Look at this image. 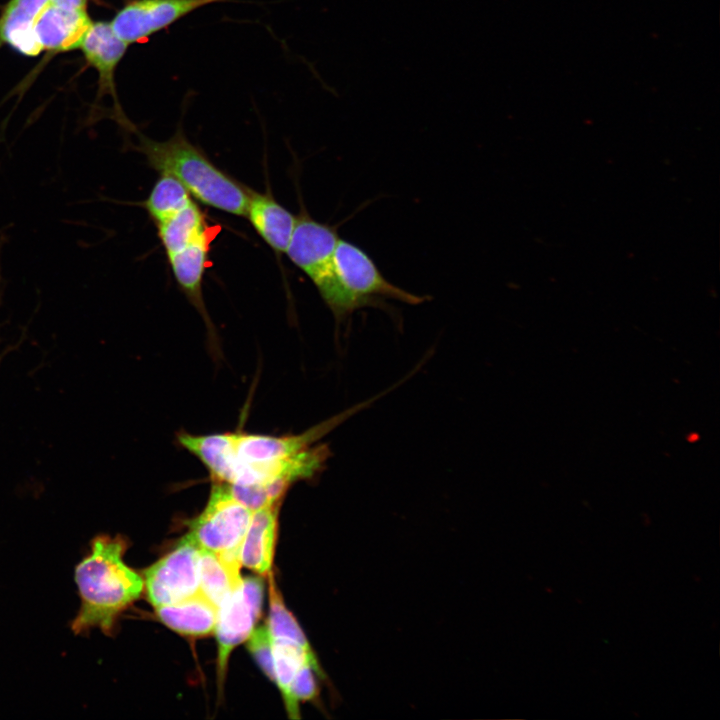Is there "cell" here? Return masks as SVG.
<instances>
[{
	"instance_id": "obj_15",
	"label": "cell",
	"mask_w": 720,
	"mask_h": 720,
	"mask_svg": "<svg viewBox=\"0 0 720 720\" xmlns=\"http://www.w3.org/2000/svg\"><path fill=\"white\" fill-rule=\"evenodd\" d=\"M159 619L172 630L189 636L210 634L218 608L200 592L179 602L156 607Z\"/></svg>"
},
{
	"instance_id": "obj_9",
	"label": "cell",
	"mask_w": 720,
	"mask_h": 720,
	"mask_svg": "<svg viewBox=\"0 0 720 720\" xmlns=\"http://www.w3.org/2000/svg\"><path fill=\"white\" fill-rule=\"evenodd\" d=\"M232 0H132L110 22L114 33L128 45L151 35L206 5Z\"/></svg>"
},
{
	"instance_id": "obj_18",
	"label": "cell",
	"mask_w": 720,
	"mask_h": 720,
	"mask_svg": "<svg viewBox=\"0 0 720 720\" xmlns=\"http://www.w3.org/2000/svg\"><path fill=\"white\" fill-rule=\"evenodd\" d=\"M157 226L159 238L167 255L182 250L198 239L209 227L203 213L193 201Z\"/></svg>"
},
{
	"instance_id": "obj_3",
	"label": "cell",
	"mask_w": 720,
	"mask_h": 720,
	"mask_svg": "<svg viewBox=\"0 0 720 720\" xmlns=\"http://www.w3.org/2000/svg\"><path fill=\"white\" fill-rule=\"evenodd\" d=\"M138 136V149L151 167L175 177L201 203L229 214L246 215L250 188L215 166L186 139L181 129L161 142L140 133Z\"/></svg>"
},
{
	"instance_id": "obj_21",
	"label": "cell",
	"mask_w": 720,
	"mask_h": 720,
	"mask_svg": "<svg viewBox=\"0 0 720 720\" xmlns=\"http://www.w3.org/2000/svg\"><path fill=\"white\" fill-rule=\"evenodd\" d=\"M270 610L268 630L272 640H286L303 648L312 649L303 631L291 613L286 609L273 577L269 574Z\"/></svg>"
},
{
	"instance_id": "obj_10",
	"label": "cell",
	"mask_w": 720,
	"mask_h": 720,
	"mask_svg": "<svg viewBox=\"0 0 720 720\" xmlns=\"http://www.w3.org/2000/svg\"><path fill=\"white\" fill-rule=\"evenodd\" d=\"M218 229H208L194 242L180 251L167 255L172 273L186 297L201 313L209 331L213 330L202 298V280L208 263L210 244Z\"/></svg>"
},
{
	"instance_id": "obj_4",
	"label": "cell",
	"mask_w": 720,
	"mask_h": 720,
	"mask_svg": "<svg viewBox=\"0 0 720 720\" xmlns=\"http://www.w3.org/2000/svg\"><path fill=\"white\" fill-rule=\"evenodd\" d=\"M339 239L336 226L316 221L302 208L286 252L313 282L337 323L365 307L342 285L336 273L334 253Z\"/></svg>"
},
{
	"instance_id": "obj_1",
	"label": "cell",
	"mask_w": 720,
	"mask_h": 720,
	"mask_svg": "<svg viewBox=\"0 0 720 720\" xmlns=\"http://www.w3.org/2000/svg\"><path fill=\"white\" fill-rule=\"evenodd\" d=\"M382 394L296 435L227 432L214 482L228 485L233 495L252 511L281 500L293 483L309 480L325 467L329 448L315 442Z\"/></svg>"
},
{
	"instance_id": "obj_7",
	"label": "cell",
	"mask_w": 720,
	"mask_h": 720,
	"mask_svg": "<svg viewBox=\"0 0 720 720\" xmlns=\"http://www.w3.org/2000/svg\"><path fill=\"white\" fill-rule=\"evenodd\" d=\"M200 547L187 534L175 548L144 572L147 597L155 607L173 604L199 592Z\"/></svg>"
},
{
	"instance_id": "obj_23",
	"label": "cell",
	"mask_w": 720,
	"mask_h": 720,
	"mask_svg": "<svg viewBox=\"0 0 720 720\" xmlns=\"http://www.w3.org/2000/svg\"><path fill=\"white\" fill-rule=\"evenodd\" d=\"M315 674L324 676L310 663L304 664L297 672L291 685V695L296 705L299 706L300 701L313 700L318 696Z\"/></svg>"
},
{
	"instance_id": "obj_12",
	"label": "cell",
	"mask_w": 720,
	"mask_h": 720,
	"mask_svg": "<svg viewBox=\"0 0 720 720\" xmlns=\"http://www.w3.org/2000/svg\"><path fill=\"white\" fill-rule=\"evenodd\" d=\"M280 501L253 511L239 550L241 566L260 575H269L271 571Z\"/></svg>"
},
{
	"instance_id": "obj_5",
	"label": "cell",
	"mask_w": 720,
	"mask_h": 720,
	"mask_svg": "<svg viewBox=\"0 0 720 720\" xmlns=\"http://www.w3.org/2000/svg\"><path fill=\"white\" fill-rule=\"evenodd\" d=\"M252 513L233 495L228 485L214 482L207 505L191 522L188 534L201 549L241 565L239 550Z\"/></svg>"
},
{
	"instance_id": "obj_17",
	"label": "cell",
	"mask_w": 720,
	"mask_h": 720,
	"mask_svg": "<svg viewBox=\"0 0 720 720\" xmlns=\"http://www.w3.org/2000/svg\"><path fill=\"white\" fill-rule=\"evenodd\" d=\"M241 565L201 549L198 559L199 592L217 608L241 582Z\"/></svg>"
},
{
	"instance_id": "obj_16",
	"label": "cell",
	"mask_w": 720,
	"mask_h": 720,
	"mask_svg": "<svg viewBox=\"0 0 720 720\" xmlns=\"http://www.w3.org/2000/svg\"><path fill=\"white\" fill-rule=\"evenodd\" d=\"M272 655L274 681L281 691L289 717L298 719L300 717L299 706L294 703L291 695V685L297 672L306 663H310L319 672H323L313 650L303 648L296 643L272 640Z\"/></svg>"
},
{
	"instance_id": "obj_24",
	"label": "cell",
	"mask_w": 720,
	"mask_h": 720,
	"mask_svg": "<svg viewBox=\"0 0 720 720\" xmlns=\"http://www.w3.org/2000/svg\"><path fill=\"white\" fill-rule=\"evenodd\" d=\"M50 3L70 10H86L87 0H50Z\"/></svg>"
},
{
	"instance_id": "obj_20",
	"label": "cell",
	"mask_w": 720,
	"mask_h": 720,
	"mask_svg": "<svg viewBox=\"0 0 720 720\" xmlns=\"http://www.w3.org/2000/svg\"><path fill=\"white\" fill-rule=\"evenodd\" d=\"M36 18L6 5L0 16V41L26 56H37L43 49L34 31Z\"/></svg>"
},
{
	"instance_id": "obj_11",
	"label": "cell",
	"mask_w": 720,
	"mask_h": 720,
	"mask_svg": "<svg viewBox=\"0 0 720 720\" xmlns=\"http://www.w3.org/2000/svg\"><path fill=\"white\" fill-rule=\"evenodd\" d=\"M92 24L86 10L60 8L50 2L34 21V31L42 49L65 52L79 48Z\"/></svg>"
},
{
	"instance_id": "obj_13",
	"label": "cell",
	"mask_w": 720,
	"mask_h": 720,
	"mask_svg": "<svg viewBox=\"0 0 720 720\" xmlns=\"http://www.w3.org/2000/svg\"><path fill=\"white\" fill-rule=\"evenodd\" d=\"M245 216L276 253L287 252L297 216L280 205L271 193H259L250 189Z\"/></svg>"
},
{
	"instance_id": "obj_6",
	"label": "cell",
	"mask_w": 720,
	"mask_h": 720,
	"mask_svg": "<svg viewBox=\"0 0 720 720\" xmlns=\"http://www.w3.org/2000/svg\"><path fill=\"white\" fill-rule=\"evenodd\" d=\"M334 263L342 285L364 306H377V297L394 299L410 305H418L429 297L402 289L386 279L372 258L359 246L339 239Z\"/></svg>"
},
{
	"instance_id": "obj_19",
	"label": "cell",
	"mask_w": 720,
	"mask_h": 720,
	"mask_svg": "<svg viewBox=\"0 0 720 720\" xmlns=\"http://www.w3.org/2000/svg\"><path fill=\"white\" fill-rule=\"evenodd\" d=\"M192 201L190 193L179 180L171 175L161 174L143 205L150 217L158 224Z\"/></svg>"
},
{
	"instance_id": "obj_2",
	"label": "cell",
	"mask_w": 720,
	"mask_h": 720,
	"mask_svg": "<svg viewBox=\"0 0 720 720\" xmlns=\"http://www.w3.org/2000/svg\"><path fill=\"white\" fill-rule=\"evenodd\" d=\"M90 553L75 567L80 608L71 622L76 635L99 628L111 633L120 613L138 599L143 579L123 560L126 541L121 536L98 535Z\"/></svg>"
},
{
	"instance_id": "obj_14",
	"label": "cell",
	"mask_w": 720,
	"mask_h": 720,
	"mask_svg": "<svg viewBox=\"0 0 720 720\" xmlns=\"http://www.w3.org/2000/svg\"><path fill=\"white\" fill-rule=\"evenodd\" d=\"M127 46L107 22H92L85 33L79 48L88 64L99 73L100 88L103 92L115 94L114 72Z\"/></svg>"
},
{
	"instance_id": "obj_8",
	"label": "cell",
	"mask_w": 720,
	"mask_h": 720,
	"mask_svg": "<svg viewBox=\"0 0 720 720\" xmlns=\"http://www.w3.org/2000/svg\"><path fill=\"white\" fill-rule=\"evenodd\" d=\"M263 592V582L259 577H246L218 607L214 630L218 644L219 681L224 677L232 650L248 639L254 630L261 614Z\"/></svg>"
},
{
	"instance_id": "obj_22",
	"label": "cell",
	"mask_w": 720,
	"mask_h": 720,
	"mask_svg": "<svg viewBox=\"0 0 720 720\" xmlns=\"http://www.w3.org/2000/svg\"><path fill=\"white\" fill-rule=\"evenodd\" d=\"M248 649L263 672L274 681L272 639L267 626L252 631L248 637Z\"/></svg>"
}]
</instances>
